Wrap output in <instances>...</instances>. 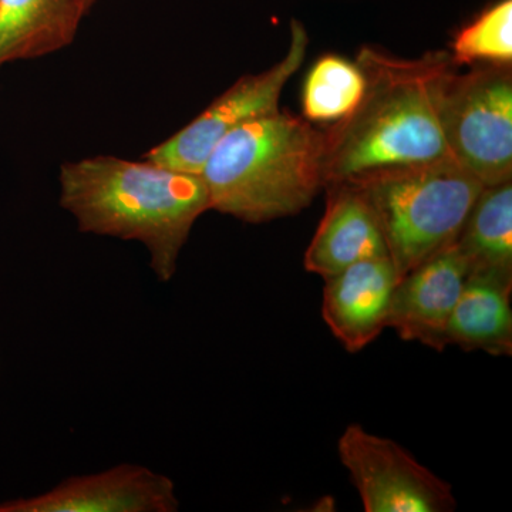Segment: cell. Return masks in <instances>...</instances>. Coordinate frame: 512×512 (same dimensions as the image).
Instances as JSON below:
<instances>
[{"instance_id":"9a60e30c","label":"cell","mask_w":512,"mask_h":512,"mask_svg":"<svg viewBox=\"0 0 512 512\" xmlns=\"http://www.w3.org/2000/svg\"><path fill=\"white\" fill-rule=\"evenodd\" d=\"M365 90L357 63L338 55L319 57L303 86V116L308 121H338L355 109Z\"/></svg>"},{"instance_id":"52a82bcc","label":"cell","mask_w":512,"mask_h":512,"mask_svg":"<svg viewBox=\"0 0 512 512\" xmlns=\"http://www.w3.org/2000/svg\"><path fill=\"white\" fill-rule=\"evenodd\" d=\"M366 512H450L457 501L451 485L396 441L350 424L338 441Z\"/></svg>"},{"instance_id":"8fae6325","label":"cell","mask_w":512,"mask_h":512,"mask_svg":"<svg viewBox=\"0 0 512 512\" xmlns=\"http://www.w3.org/2000/svg\"><path fill=\"white\" fill-rule=\"evenodd\" d=\"M325 214L305 252L303 265L323 279L366 259L389 256L375 212L353 185H326Z\"/></svg>"},{"instance_id":"5bb4252c","label":"cell","mask_w":512,"mask_h":512,"mask_svg":"<svg viewBox=\"0 0 512 512\" xmlns=\"http://www.w3.org/2000/svg\"><path fill=\"white\" fill-rule=\"evenodd\" d=\"M456 245L468 274L512 284V183L485 185L468 212Z\"/></svg>"},{"instance_id":"4fadbf2b","label":"cell","mask_w":512,"mask_h":512,"mask_svg":"<svg viewBox=\"0 0 512 512\" xmlns=\"http://www.w3.org/2000/svg\"><path fill=\"white\" fill-rule=\"evenodd\" d=\"M512 284L468 274L446 330L448 346L491 356L512 355Z\"/></svg>"},{"instance_id":"30bf717a","label":"cell","mask_w":512,"mask_h":512,"mask_svg":"<svg viewBox=\"0 0 512 512\" xmlns=\"http://www.w3.org/2000/svg\"><path fill=\"white\" fill-rule=\"evenodd\" d=\"M399 272L389 256L357 262L325 279L322 318L348 352H360L387 328Z\"/></svg>"},{"instance_id":"9c48e42d","label":"cell","mask_w":512,"mask_h":512,"mask_svg":"<svg viewBox=\"0 0 512 512\" xmlns=\"http://www.w3.org/2000/svg\"><path fill=\"white\" fill-rule=\"evenodd\" d=\"M467 276V261L456 242L430 256L397 282L387 328L396 330L406 342L443 352L448 320Z\"/></svg>"},{"instance_id":"8992f818","label":"cell","mask_w":512,"mask_h":512,"mask_svg":"<svg viewBox=\"0 0 512 512\" xmlns=\"http://www.w3.org/2000/svg\"><path fill=\"white\" fill-rule=\"evenodd\" d=\"M308 42L305 28L292 22L288 52L278 63L264 72L242 76L191 123L148 150L144 160L184 173L201 174L222 138L248 121L279 110L282 92L302 66Z\"/></svg>"},{"instance_id":"5b68a950","label":"cell","mask_w":512,"mask_h":512,"mask_svg":"<svg viewBox=\"0 0 512 512\" xmlns=\"http://www.w3.org/2000/svg\"><path fill=\"white\" fill-rule=\"evenodd\" d=\"M440 123L448 154L485 185L512 178L511 64L488 63L447 74Z\"/></svg>"},{"instance_id":"ba28073f","label":"cell","mask_w":512,"mask_h":512,"mask_svg":"<svg viewBox=\"0 0 512 512\" xmlns=\"http://www.w3.org/2000/svg\"><path fill=\"white\" fill-rule=\"evenodd\" d=\"M170 477L140 464H119L66 478L46 493L0 503V512H177Z\"/></svg>"},{"instance_id":"2e32d148","label":"cell","mask_w":512,"mask_h":512,"mask_svg":"<svg viewBox=\"0 0 512 512\" xmlns=\"http://www.w3.org/2000/svg\"><path fill=\"white\" fill-rule=\"evenodd\" d=\"M454 63L511 64L512 0H501L461 29L453 42Z\"/></svg>"},{"instance_id":"7c38bea8","label":"cell","mask_w":512,"mask_h":512,"mask_svg":"<svg viewBox=\"0 0 512 512\" xmlns=\"http://www.w3.org/2000/svg\"><path fill=\"white\" fill-rule=\"evenodd\" d=\"M84 15L80 0H0V67L72 45Z\"/></svg>"},{"instance_id":"7a4b0ae2","label":"cell","mask_w":512,"mask_h":512,"mask_svg":"<svg viewBox=\"0 0 512 512\" xmlns=\"http://www.w3.org/2000/svg\"><path fill=\"white\" fill-rule=\"evenodd\" d=\"M59 204L83 234L143 245L157 281L177 274L195 222L211 211L200 174L97 156L60 167Z\"/></svg>"},{"instance_id":"6da1fadb","label":"cell","mask_w":512,"mask_h":512,"mask_svg":"<svg viewBox=\"0 0 512 512\" xmlns=\"http://www.w3.org/2000/svg\"><path fill=\"white\" fill-rule=\"evenodd\" d=\"M356 63L365 90L355 109L325 131V187L451 158L439 111L444 80L457 66L450 53L402 59L366 46Z\"/></svg>"},{"instance_id":"277c9868","label":"cell","mask_w":512,"mask_h":512,"mask_svg":"<svg viewBox=\"0 0 512 512\" xmlns=\"http://www.w3.org/2000/svg\"><path fill=\"white\" fill-rule=\"evenodd\" d=\"M346 184L375 212L400 278L456 242L484 188L453 158L379 171Z\"/></svg>"},{"instance_id":"3957f363","label":"cell","mask_w":512,"mask_h":512,"mask_svg":"<svg viewBox=\"0 0 512 512\" xmlns=\"http://www.w3.org/2000/svg\"><path fill=\"white\" fill-rule=\"evenodd\" d=\"M325 131L281 109L222 138L201 171L211 211L248 224L291 217L325 188Z\"/></svg>"},{"instance_id":"e0dca14e","label":"cell","mask_w":512,"mask_h":512,"mask_svg":"<svg viewBox=\"0 0 512 512\" xmlns=\"http://www.w3.org/2000/svg\"><path fill=\"white\" fill-rule=\"evenodd\" d=\"M99 2V0H80L82 3L83 9L86 10V13L89 12L90 8L94 5V3Z\"/></svg>"}]
</instances>
